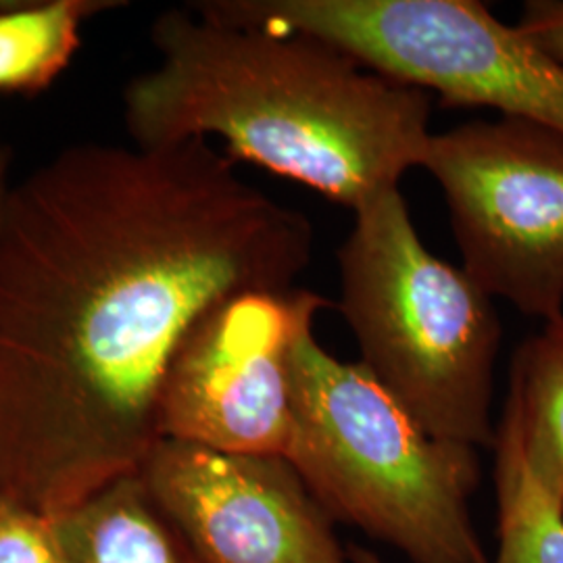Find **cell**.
<instances>
[{
    "label": "cell",
    "mask_w": 563,
    "mask_h": 563,
    "mask_svg": "<svg viewBox=\"0 0 563 563\" xmlns=\"http://www.w3.org/2000/svg\"><path fill=\"white\" fill-rule=\"evenodd\" d=\"M205 20L307 34L451 107L563 134V65L476 0H202Z\"/></svg>",
    "instance_id": "5b68a950"
},
{
    "label": "cell",
    "mask_w": 563,
    "mask_h": 563,
    "mask_svg": "<svg viewBox=\"0 0 563 563\" xmlns=\"http://www.w3.org/2000/svg\"><path fill=\"white\" fill-rule=\"evenodd\" d=\"M330 302L290 286L230 297L205 313L167 367L162 439L225 453L286 457L292 355Z\"/></svg>",
    "instance_id": "52a82bcc"
},
{
    "label": "cell",
    "mask_w": 563,
    "mask_h": 563,
    "mask_svg": "<svg viewBox=\"0 0 563 563\" xmlns=\"http://www.w3.org/2000/svg\"><path fill=\"white\" fill-rule=\"evenodd\" d=\"M423 167L443 188L462 269L544 323L563 318V134L476 120L430 134Z\"/></svg>",
    "instance_id": "8992f818"
},
{
    "label": "cell",
    "mask_w": 563,
    "mask_h": 563,
    "mask_svg": "<svg viewBox=\"0 0 563 563\" xmlns=\"http://www.w3.org/2000/svg\"><path fill=\"white\" fill-rule=\"evenodd\" d=\"M0 563H63L55 520L0 497Z\"/></svg>",
    "instance_id": "4fadbf2b"
},
{
    "label": "cell",
    "mask_w": 563,
    "mask_h": 563,
    "mask_svg": "<svg viewBox=\"0 0 563 563\" xmlns=\"http://www.w3.org/2000/svg\"><path fill=\"white\" fill-rule=\"evenodd\" d=\"M346 553H349L351 563H386L374 551L363 549V547H351Z\"/></svg>",
    "instance_id": "9a60e30c"
},
{
    "label": "cell",
    "mask_w": 563,
    "mask_h": 563,
    "mask_svg": "<svg viewBox=\"0 0 563 563\" xmlns=\"http://www.w3.org/2000/svg\"><path fill=\"white\" fill-rule=\"evenodd\" d=\"M139 472L205 563H351L286 457L162 439Z\"/></svg>",
    "instance_id": "ba28073f"
},
{
    "label": "cell",
    "mask_w": 563,
    "mask_h": 563,
    "mask_svg": "<svg viewBox=\"0 0 563 563\" xmlns=\"http://www.w3.org/2000/svg\"><path fill=\"white\" fill-rule=\"evenodd\" d=\"M518 27L549 57L563 65V0H530Z\"/></svg>",
    "instance_id": "5bb4252c"
},
{
    "label": "cell",
    "mask_w": 563,
    "mask_h": 563,
    "mask_svg": "<svg viewBox=\"0 0 563 563\" xmlns=\"http://www.w3.org/2000/svg\"><path fill=\"white\" fill-rule=\"evenodd\" d=\"M353 218L339 249V309L360 344V363L428 434L493 449L504 334L493 297L426 249L401 186Z\"/></svg>",
    "instance_id": "277c9868"
},
{
    "label": "cell",
    "mask_w": 563,
    "mask_h": 563,
    "mask_svg": "<svg viewBox=\"0 0 563 563\" xmlns=\"http://www.w3.org/2000/svg\"><path fill=\"white\" fill-rule=\"evenodd\" d=\"M7 165H9L7 151L0 146V211H2V205H4V199H7V192L11 188L9 176H7Z\"/></svg>",
    "instance_id": "2e32d148"
},
{
    "label": "cell",
    "mask_w": 563,
    "mask_h": 563,
    "mask_svg": "<svg viewBox=\"0 0 563 563\" xmlns=\"http://www.w3.org/2000/svg\"><path fill=\"white\" fill-rule=\"evenodd\" d=\"M307 216L209 141L76 144L0 211V497L57 518L162 441L167 367L216 305L295 286Z\"/></svg>",
    "instance_id": "6da1fadb"
},
{
    "label": "cell",
    "mask_w": 563,
    "mask_h": 563,
    "mask_svg": "<svg viewBox=\"0 0 563 563\" xmlns=\"http://www.w3.org/2000/svg\"><path fill=\"white\" fill-rule=\"evenodd\" d=\"M53 520L63 563H205L141 472L107 484Z\"/></svg>",
    "instance_id": "9c48e42d"
},
{
    "label": "cell",
    "mask_w": 563,
    "mask_h": 563,
    "mask_svg": "<svg viewBox=\"0 0 563 563\" xmlns=\"http://www.w3.org/2000/svg\"><path fill=\"white\" fill-rule=\"evenodd\" d=\"M286 460L332 520L411 563H490L472 520L478 449L428 434L362 363L302 332L292 355Z\"/></svg>",
    "instance_id": "3957f363"
},
{
    "label": "cell",
    "mask_w": 563,
    "mask_h": 563,
    "mask_svg": "<svg viewBox=\"0 0 563 563\" xmlns=\"http://www.w3.org/2000/svg\"><path fill=\"white\" fill-rule=\"evenodd\" d=\"M120 0H0V92L34 97L59 78L81 25Z\"/></svg>",
    "instance_id": "30bf717a"
},
{
    "label": "cell",
    "mask_w": 563,
    "mask_h": 563,
    "mask_svg": "<svg viewBox=\"0 0 563 563\" xmlns=\"http://www.w3.org/2000/svg\"><path fill=\"white\" fill-rule=\"evenodd\" d=\"M159 63L123 92L132 144L220 139L230 157L357 211L420 167L432 97L307 34L236 27L169 9Z\"/></svg>",
    "instance_id": "7a4b0ae2"
},
{
    "label": "cell",
    "mask_w": 563,
    "mask_h": 563,
    "mask_svg": "<svg viewBox=\"0 0 563 563\" xmlns=\"http://www.w3.org/2000/svg\"><path fill=\"white\" fill-rule=\"evenodd\" d=\"M507 407L520 423L528 462L563 505V318L520 346Z\"/></svg>",
    "instance_id": "7c38bea8"
},
{
    "label": "cell",
    "mask_w": 563,
    "mask_h": 563,
    "mask_svg": "<svg viewBox=\"0 0 563 563\" xmlns=\"http://www.w3.org/2000/svg\"><path fill=\"white\" fill-rule=\"evenodd\" d=\"M493 449L499 507L493 563H563V505L528 462L520 423L507 405Z\"/></svg>",
    "instance_id": "8fae6325"
}]
</instances>
